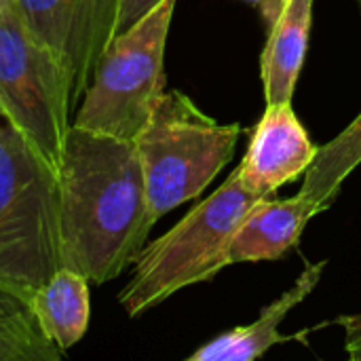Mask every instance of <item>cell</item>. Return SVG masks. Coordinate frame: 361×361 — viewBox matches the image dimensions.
I'll list each match as a JSON object with an SVG mask.
<instances>
[{
  "label": "cell",
  "mask_w": 361,
  "mask_h": 361,
  "mask_svg": "<svg viewBox=\"0 0 361 361\" xmlns=\"http://www.w3.org/2000/svg\"><path fill=\"white\" fill-rule=\"evenodd\" d=\"M13 4L34 36L68 61L78 108L99 55L118 34L121 0H13Z\"/></svg>",
  "instance_id": "cell-7"
},
{
  "label": "cell",
  "mask_w": 361,
  "mask_h": 361,
  "mask_svg": "<svg viewBox=\"0 0 361 361\" xmlns=\"http://www.w3.org/2000/svg\"><path fill=\"white\" fill-rule=\"evenodd\" d=\"M357 2H360V6H361V0H357Z\"/></svg>",
  "instance_id": "cell-18"
},
{
  "label": "cell",
  "mask_w": 361,
  "mask_h": 361,
  "mask_svg": "<svg viewBox=\"0 0 361 361\" xmlns=\"http://www.w3.org/2000/svg\"><path fill=\"white\" fill-rule=\"evenodd\" d=\"M76 108L68 61L38 40L13 2L0 4V114L59 171Z\"/></svg>",
  "instance_id": "cell-6"
},
{
  "label": "cell",
  "mask_w": 361,
  "mask_h": 361,
  "mask_svg": "<svg viewBox=\"0 0 361 361\" xmlns=\"http://www.w3.org/2000/svg\"><path fill=\"white\" fill-rule=\"evenodd\" d=\"M89 283L80 271L63 264L27 298L42 334L63 355L87 334L91 317Z\"/></svg>",
  "instance_id": "cell-12"
},
{
  "label": "cell",
  "mask_w": 361,
  "mask_h": 361,
  "mask_svg": "<svg viewBox=\"0 0 361 361\" xmlns=\"http://www.w3.org/2000/svg\"><path fill=\"white\" fill-rule=\"evenodd\" d=\"M161 0H121L118 4V32L133 25L146 13H150Z\"/></svg>",
  "instance_id": "cell-15"
},
{
  "label": "cell",
  "mask_w": 361,
  "mask_h": 361,
  "mask_svg": "<svg viewBox=\"0 0 361 361\" xmlns=\"http://www.w3.org/2000/svg\"><path fill=\"white\" fill-rule=\"evenodd\" d=\"M317 154L292 104H267L237 171L256 197H271L283 184L305 176Z\"/></svg>",
  "instance_id": "cell-8"
},
{
  "label": "cell",
  "mask_w": 361,
  "mask_h": 361,
  "mask_svg": "<svg viewBox=\"0 0 361 361\" xmlns=\"http://www.w3.org/2000/svg\"><path fill=\"white\" fill-rule=\"evenodd\" d=\"M357 165H361V114L341 135L317 148V154L305 173L300 195L322 209H328Z\"/></svg>",
  "instance_id": "cell-13"
},
{
  "label": "cell",
  "mask_w": 361,
  "mask_h": 361,
  "mask_svg": "<svg viewBox=\"0 0 361 361\" xmlns=\"http://www.w3.org/2000/svg\"><path fill=\"white\" fill-rule=\"evenodd\" d=\"M286 2H288V0H258V8H260V15H262L267 27L277 19V15H279L281 8L286 6Z\"/></svg>",
  "instance_id": "cell-16"
},
{
  "label": "cell",
  "mask_w": 361,
  "mask_h": 361,
  "mask_svg": "<svg viewBox=\"0 0 361 361\" xmlns=\"http://www.w3.org/2000/svg\"><path fill=\"white\" fill-rule=\"evenodd\" d=\"M315 0H288L277 19L267 27L260 72L267 104H292L298 76L307 57Z\"/></svg>",
  "instance_id": "cell-11"
},
{
  "label": "cell",
  "mask_w": 361,
  "mask_h": 361,
  "mask_svg": "<svg viewBox=\"0 0 361 361\" xmlns=\"http://www.w3.org/2000/svg\"><path fill=\"white\" fill-rule=\"evenodd\" d=\"M176 4L178 0H161L110 40L93 68L72 125L135 140L165 93V47Z\"/></svg>",
  "instance_id": "cell-5"
},
{
  "label": "cell",
  "mask_w": 361,
  "mask_h": 361,
  "mask_svg": "<svg viewBox=\"0 0 361 361\" xmlns=\"http://www.w3.org/2000/svg\"><path fill=\"white\" fill-rule=\"evenodd\" d=\"M258 199L235 169L173 228L146 243L133 260L131 279L118 294L125 313L140 317L180 290L209 281L226 269L231 241Z\"/></svg>",
  "instance_id": "cell-2"
},
{
  "label": "cell",
  "mask_w": 361,
  "mask_h": 361,
  "mask_svg": "<svg viewBox=\"0 0 361 361\" xmlns=\"http://www.w3.org/2000/svg\"><path fill=\"white\" fill-rule=\"evenodd\" d=\"M322 212L317 203L300 192L290 199H258L231 241L228 262L239 264L281 258L296 247L305 226Z\"/></svg>",
  "instance_id": "cell-9"
},
{
  "label": "cell",
  "mask_w": 361,
  "mask_h": 361,
  "mask_svg": "<svg viewBox=\"0 0 361 361\" xmlns=\"http://www.w3.org/2000/svg\"><path fill=\"white\" fill-rule=\"evenodd\" d=\"M2 2H13V0H0V4H2Z\"/></svg>",
  "instance_id": "cell-17"
},
{
  "label": "cell",
  "mask_w": 361,
  "mask_h": 361,
  "mask_svg": "<svg viewBox=\"0 0 361 361\" xmlns=\"http://www.w3.org/2000/svg\"><path fill=\"white\" fill-rule=\"evenodd\" d=\"M239 135L237 123L222 125L182 91H165L133 140L152 216L197 199L233 159Z\"/></svg>",
  "instance_id": "cell-4"
},
{
  "label": "cell",
  "mask_w": 361,
  "mask_h": 361,
  "mask_svg": "<svg viewBox=\"0 0 361 361\" xmlns=\"http://www.w3.org/2000/svg\"><path fill=\"white\" fill-rule=\"evenodd\" d=\"M59 267L57 171L0 114V286L27 300Z\"/></svg>",
  "instance_id": "cell-3"
},
{
  "label": "cell",
  "mask_w": 361,
  "mask_h": 361,
  "mask_svg": "<svg viewBox=\"0 0 361 361\" xmlns=\"http://www.w3.org/2000/svg\"><path fill=\"white\" fill-rule=\"evenodd\" d=\"M59 182L61 260L91 283H108L133 264L152 216L135 144L72 125Z\"/></svg>",
  "instance_id": "cell-1"
},
{
  "label": "cell",
  "mask_w": 361,
  "mask_h": 361,
  "mask_svg": "<svg viewBox=\"0 0 361 361\" xmlns=\"http://www.w3.org/2000/svg\"><path fill=\"white\" fill-rule=\"evenodd\" d=\"M63 353L42 334L27 300L0 286V361H59Z\"/></svg>",
  "instance_id": "cell-14"
},
{
  "label": "cell",
  "mask_w": 361,
  "mask_h": 361,
  "mask_svg": "<svg viewBox=\"0 0 361 361\" xmlns=\"http://www.w3.org/2000/svg\"><path fill=\"white\" fill-rule=\"evenodd\" d=\"M326 267V260L309 264L296 279V283L275 302H271L254 324L239 326L216 336L214 341L201 345L192 355H188V361H250L262 357L275 345L292 341V336L279 334V326L288 317V313L294 311V307H298L317 288Z\"/></svg>",
  "instance_id": "cell-10"
}]
</instances>
